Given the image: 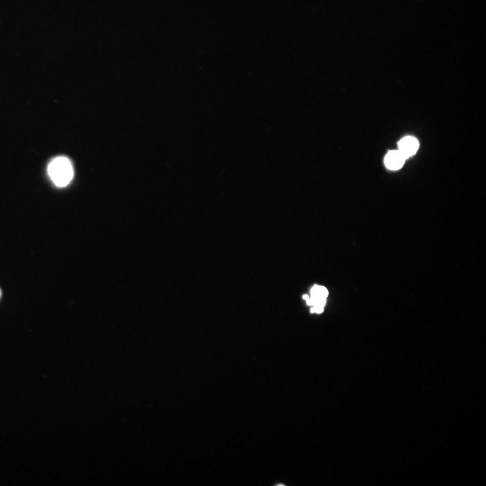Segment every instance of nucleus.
<instances>
[{
    "label": "nucleus",
    "instance_id": "5",
    "mask_svg": "<svg viewBox=\"0 0 486 486\" xmlns=\"http://www.w3.org/2000/svg\"><path fill=\"white\" fill-rule=\"evenodd\" d=\"M323 308H324V307L312 306V308H311V312H312V313H316V314H322V313L323 312Z\"/></svg>",
    "mask_w": 486,
    "mask_h": 486
},
{
    "label": "nucleus",
    "instance_id": "1",
    "mask_svg": "<svg viewBox=\"0 0 486 486\" xmlns=\"http://www.w3.org/2000/svg\"><path fill=\"white\" fill-rule=\"evenodd\" d=\"M48 174L56 186L65 187L73 178L72 162L66 157H58L49 165Z\"/></svg>",
    "mask_w": 486,
    "mask_h": 486
},
{
    "label": "nucleus",
    "instance_id": "2",
    "mask_svg": "<svg viewBox=\"0 0 486 486\" xmlns=\"http://www.w3.org/2000/svg\"><path fill=\"white\" fill-rule=\"evenodd\" d=\"M398 148V151L407 159L415 155L416 152L419 150V141L412 136H406L399 142Z\"/></svg>",
    "mask_w": 486,
    "mask_h": 486
},
{
    "label": "nucleus",
    "instance_id": "6",
    "mask_svg": "<svg viewBox=\"0 0 486 486\" xmlns=\"http://www.w3.org/2000/svg\"><path fill=\"white\" fill-rule=\"evenodd\" d=\"M309 298H310V296H309V295H306H306H303V299H305L306 301H307V300H308Z\"/></svg>",
    "mask_w": 486,
    "mask_h": 486
},
{
    "label": "nucleus",
    "instance_id": "3",
    "mask_svg": "<svg viewBox=\"0 0 486 486\" xmlns=\"http://www.w3.org/2000/svg\"><path fill=\"white\" fill-rule=\"evenodd\" d=\"M405 157L397 151H391L386 154L385 158V165L390 170H399L405 163Z\"/></svg>",
    "mask_w": 486,
    "mask_h": 486
},
{
    "label": "nucleus",
    "instance_id": "4",
    "mask_svg": "<svg viewBox=\"0 0 486 486\" xmlns=\"http://www.w3.org/2000/svg\"><path fill=\"white\" fill-rule=\"evenodd\" d=\"M328 290L323 287V286H321V285H315L312 289H311V296L310 297L314 298H323V299H326L328 296Z\"/></svg>",
    "mask_w": 486,
    "mask_h": 486
}]
</instances>
